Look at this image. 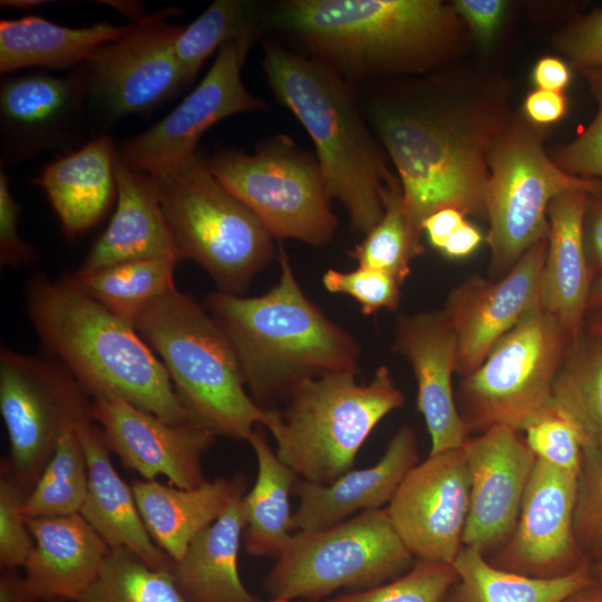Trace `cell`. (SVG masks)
Instances as JSON below:
<instances>
[{
    "instance_id": "1",
    "label": "cell",
    "mask_w": 602,
    "mask_h": 602,
    "mask_svg": "<svg viewBox=\"0 0 602 602\" xmlns=\"http://www.w3.org/2000/svg\"><path fill=\"white\" fill-rule=\"evenodd\" d=\"M280 276L258 297L208 293L206 308L229 338L252 399L264 409L285 401L302 381L359 370L360 346L299 284L279 241Z\"/></svg>"
},
{
    "instance_id": "2",
    "label": "cell",
    "mask_w": 602,
    "mask_h": 602,
    "mask_svg": "<svg viewBox=\"0 0 602 602\" xmlns=\"http://www.w3.org/2000/svg\"><path fill=\"white\" fill-rule=\"evenodd\" d=\"M368 123L390 158L412 226L443 208L486 217L488 152L505 126L428 96L369 98Z\"/></svg>"
},
{
    "instance_id": "3",
    "label": "cell",
    "mask_w": 602,
    "mask_h": 602,
    "mask_svg": "<svg viewBox=\"0 0 602 602\" xmlns=\"http://www.w3.org/2000/svg\"><path fill=\"white\" fill-rule=\"evenodd\" d=\"M262 67L275 98L311 137L330 198L347 210L352 231L367 234L399 181L371 132L355 85L272 39L263 45Z\"/></svg>"
},
{
    "instance_id": "4",
    "label": "cell",
    "mask_w": 602,
    "mask_h": 602,
    "mask_svg": "<svg viewBox=\"0 0 602 602\" xmlns=\"http://www.w3.org/2000/svg\"><path fill=\"white\" fill-rule=\"evenodd\" d=\"M454 12L437 0H285L268 6L266 29L356 85L435 61Z\"/></svg>"
},
{
    "instance_id": "5",
    "label": "cell",
    "mask_w": 602,
    "mask_h": 602,
    "mask_svg": "<svg viewBox=\"0 0 602 602\" xmlns=\"http://www.w3.org/2000/svg\"><path fill=\"white\" fill-rule=\"evenodd\" d=\"M26 305L43 347L93 399L117 397L168 423L190 420L164 366L133 324L66 278L31 280Z\"/></svg>"
},
{
    "instance_id": "6",
    "label": "cell",
    "mask_w": 602,
    "mask_h": 602,
    "mask_svg": "<svg viewBox=\"0 0 602 602\" xmlns=\"http://www.w3.org/2000/svg\"><path fill=\"white\" fill-rule=\"evenodd\" d=\"M134 328L161 360L190 420L215 437L247 441L256 425L272 427L276 409L252 399L229 338L192 297L173 290L152 302Z\"/></svg>"
},
{
    "instance_id": "7",
    "label": "cell",
    "mask_w": 602,
    "mask_h": 602,
    "mask_svg": "<svg viewBox=\"0 0 602 602\" xmlns=\"http://www.w3.org/2000/svg\"><path fill=\"white\" fill-rule=\"evenodd\" d=\"M356 371L321 375L300 382L278 410L269 430L278 457L302 480L328 485L353 468L375 427L401 408L405 396L387 366L367 383Z\"/></svg>"
},
{
    "instance_id": "8",
    "label": "cell",
    "mask_w": 602,
    "mask_h": 602,
    "mask_svg": "<svg viewBox=\"0 0 602 602\" xmlns=\"http://www.w3.org/2000/svg\"><path fill=\"white\" fill-rule=\"evenodd\" d=\"M152 176L183 260L198 263L220 291L241 295L278 259L276 240L196 154Z\"/></svg>"
},
{
    "instance_id": "9",
    "label": "cell",
    "mask_w": 602,
    "mask_h": 602,
    "mask_svg": "<svg viewBox=\"0 0 602 602\" xmlns=\"http://www.w3.org/2000/svg\"><path fill=\"white\" fill-rule=\"evenodd\" d=\"M416 559L385 508L330 527L293 533L264 579L272 599L317 602L339 589H370L395 580Z\"/></svg>"
},
{
    "instance_id": "10",
    "label": "cell",
    "mask_w": 602,
    "mask_h": 602,
    "mask_svg": "<svg viewBox=\"0 0 602 602\" xmlns=\"http://www.w3.org/2000/svg\"><path fill=\"white\" fill-rule=\"evenodd\" d=\"M203 161L278 242L320 246L334 236L338 220L320 165L291 137L269 138L253 154L222 152Z\"/></svg>"
},
{
    "instance_id": "11",
    "label": "cell",
    "mask_w": 602,
    "mask_h": 602,
    "mask_svg": "<svg viewBox=\"0 0 602 602\" xmlns=\"http://www.w3.org/2000/svg\"><path fill=\"white\" fill-rule=\"evenodd\" d=\"M572 338L540 303L534 305L455 391L470 435L497 426L522 431L550 404L554 377Z\"/></svg>"
},
{
    "instance_id": "12",
    "label": "cell",
    "mask_w": 602,
    "mask_h": 602,
    "mask_svg": "<svg viewBox=\"0 0 602 602\" xmlns=\"http://www.w3.org/2000/svg\"><path fill=\"white\" fill-rule=\"evenodd\" d=\"M541 136L523 123L506 125L488 156L485 188L493 275H504L534 244L547 237V210L569 190L593 191L600 179L562 171L545 154Z\"/></svg>"
},
{
    "instance_id": "13",
    "label": "cell",
    "mask_w": 602,
    "mask_h": 602,
    "mask_svg": "<svg viewBox=\"0 0 602 602\" xmlns=\"http://www.w3.org/2000/svg\"><path fill=\"white\" fill-rule=\"evenodd\" d=\"M89 395L58 360L2 348L0 411L10 456L2 472L31 491L61 433L93 420Z\"/></svg>"
},
{
    "instance_id": "14",
    "label": "cell",
    "mask_w": 602,
    "mask_h": 602,
    "mask_svg": "<svg viewBox=\"0 0 602 602\" xmlns=\"http://www.w3.org/2000/svg\"><path fill=\"white\" fill-rule=\"evenodd\" d=\"M166 8L101 45L81 66L89 107L106 123L152 111L187 87L175 52L183 27Z\"/></svg>"
},
{
    "instance_id": "15",
    "label": "cell",
    "mask_w": 602,
    "mask_h": 602,
    "mask_svg": "<svg viewBox=\"0 0 602 602\" xmlns=\"http://www.w3.org/2000/svg\"><path fill=\"white\" fill-rule=\"evenodd\" d=\"M253 43L235 40L221 47L194 90L162 120L125 140L117 148L118 158L137 171L156 175L196 154L198 139L214 124L232 115L264 109L265 104L245 88L241 77Z\"/></svg>"
},
{
    "instance_id": "16",
    "label": "cell",
    "mask_w": 602,
    "mask_h": 602,
    "mask_svg": "<svg viewBox=\"0 0 602 602\" xmlns=\"http://www.w3.org/2000/svg\"><path fill=\"white\" fill-rule=\"evenodd\" d=\"M468 507L469 473L458 448L411 468L386 509L416 560L453 564L464 547Z\"/></svg>"
},
{
    "instance_id": "17",
    "label": "cell",
    "mask_w": 602,
    "mask_h": 602,
    "mask_svg": "<svg viewBox=\"0 0 602 602\" xmlns=\"http://www.w3.org/2000/svg\"><path fill=\"white\" fill-rule=\"evenodd\" d=\"M577 474L536 459L515 530L488 562L536 579H557L592 565L577 544Z\"/></svg>"
},
{
    "instance_id": "18",
    "label": "cell",
    "mask_w": 602,
    "mask_h": 602,
    "mask_svg": "<svg viewBox=\"0 0 602 602\" xmlns=\"http://www.w3.org/2000/svg\"><path fill=\"white\" fill-rule=\"evenodd\" d=\"M88 107L81 66L65 76L46 71L3 75L1 167L72 145L85 127Z\"/></svg>"
},
{
    "instance_id": "19",
    "label": "cell",
    "mask_w": 602,
    "mask_h": 602,
    "mask_svg": "<svg viewBox=\"0 0 602 602\" xmlns=\"http://www.w3.org/2000/svg\"><path fill=\"white\" fill-rule=\"evenodd\" d=\"M469 473L464 546L486 559L511 538L536 457L523 433L508 426L470 436L462 447Z\"/></svg>"
},
{
    "instance_id": "20",
    "label": "cell",
    "mask_w": 602,
    "mask_h": 602,
    "mask_svg": "<svg viewBox=\"0 0 602 602\" xmlns=\"http://www.w3.org/2000/svg\"><path fill=\"white\" fill-rule=\"evenodd\" d=\"M547 237L496 280L474 274L447 295L441 309L457 337L455 373L475 371L496 342L540 303Z\"/></svg>"
},
{
    "instance_id": "21",
    "label": "cell",
    "mask_w": 602,
    "mask_h": 602,
    "mask_svg": "<svg viewBox=\"0 0 602 602\" xmlns=\"http://www.w3.org/2000/svg\"><path fill=\"white\" fill-rule=\"evenodd\" d=\"M91 419L109 450L145 480L165 476L179 488L206 480L202 457L215 436L194 421L168 423L117 397L94 399Z\"/></svg>"
},
{
    "instance_id": "22",
    "label": "cell",
    "mask_w": 602,
    "mask_h": 602,
    "mask_svg": "<svg viewBox=\"0 0 602 602\" xmlns=\"http://www.w3.org/2000/svg\"><path fill=\"white\" fill-rule=\"evenodd\" d=\"M457 337L443 310L400 314L394 350L411 366L417 382V410L430 436L429 454L458 449L470 437L453 389Z\"/></svg>"
},
{
    "instance_id": "23",
    "label": "cell",
    "mask_w": 602,
    "mask_h": 602,
    "mask_svg": "<svg viewBox=\"0 0 602 602\" xmlns=\"http://www.w3.org/2000/svg\"><path fill=\"white\" fill-rule=\"evenodd\" d=\"M418 460L416 433L410 426H402L375 465L352 468L328 485L298 480L293 491L299 505L292 513L291 531L321 530L357 512L382 508Z\"/></svg>"
},
{
    "instance_id": "24",
    "label": "cell",
    "mask_w": 602,
    "mask_h": 602,
    "mask_svg": "<svg viewBox=\"0 0 602 602\" xmlns=\"http://www.w3.org/2000/svg\"><path fill=\"white\" fill-rule=\"evenodd\" d=\"M589 192L583 188L565 191L552 200L547 210V249L540 304L573 338L584 330L593 282L583 233Z\"/></svg>"
},
{
    "instance_id": "25",
    "label": "cell",
    "mask_w": 602,
    "mask_h": 602,
    "mask_svg": "<svg viewBox=\"0 0 602 602\" xmlns=\"http://www.w3.org/2000/svg\"><path fill=\"white\" fill-rule=\"evenodd\" d=\"M33 546L23 567L41 601L75 602L99 573L110 547L79 514L27 518Z\"/></svg>"
},
{
    "instance_id": "26",
    "label": "cell",
    "mask_w": 602,
    "mask_h": 602,
    "mask_svg": "<svg viewBox=\"0 0 602 602\" xmlns=\"http://www.w3.org/2000/svg\"><path fill=\"white\" fill-rule=\"evenodd\" d=\"M115 212L81 268L96 270L146 259L182 261V254L162 211L154 177L128 166L118 156L115 162Z\"/></svg>"
},
{
    "instance_id": "27",
    "label": "cell",
    "mask_w": 602,
    "mask_h": 602,
    "mask_svg": "<svg viewBox=\"0 0 602 602\" xmlns=\"http://www.w3.org/2000/svg\"><path fill=\"white\" fill-rule=\"evenodd\" d=\"M76 428L88 473L87 494L79 514L110 548H127L155 569L172 570L173 561L146 530L133 488L111 464L100 429L93 420Z\"/></svg>"
},
{
    "instance_id": "28",
    "label": "cell",
    "mask_w": 602,
    "mask_h": 602,
    "mask_svg": "<svg viewBox=\"0 0 602 602\" xmlns=\"http://www.w3.org/2000/svg\"><path fill=\"white\" fill-rule=\"evenodd\" d=\"M117 148L100 135L47 164L36 179L68 239L98 224L117 197Z\"/></svg>"
},
{
    "instance_id": "29",
    "label": "cell",
    "mask_w": 602,
    "mask_h": 602,
    "mask_svg": "<svg viewBox=\"0 0 602 602\" xmlns=\"http://www.w3.org/2000/svg\"><path fill=\"white\" fill-rule=\"evenodd\" d=\"M132 488L148 534L173 562H177L194 537L236 497L244 495L246 479L240 474L217 477L194 488L136 480Z\"/></svg>"
},
{
    "instance_id": "30",
    "label": "cell",
    "mask_w": 602,
    "mask_h": 602,
    "mask_svg": "<svg viewBox=\"0 0 602 602\" xmlns=\"http://www.w3.org/2000/svg\"><path fill=\"white\" fill-rule=\"evenodd\" d=\"M242 497H236L173 562V577L188 602H260L243 584L239 550L245 520Z\"/></svg>"
},
{
    "instance_id": "31",
    "label": "cell",
    "mask_w": 602,
    "mask_h": 602,
    "mask_svg": "<svg viewBox=\"0 0 602 602\" xmlns=\"http://www.w3.org/2000/svg\"><path fill=\"white\" fill-rule=\"evenodd\" d=\"M130 26L101 21L81 28L65 27L42 17L26 16L0 21V71L2 75L41 67L75 69L101 45L123 35Z\"/></svg>"
},
{
    "instance_id": "32",
    "label": "cell",
    "mask_w": 602,
    "mask_h": 602,
    "mask_svg": "<svg viewBox=\"0 0 602 602\" xmlns=\"http://www.w3.org/2000/svg\"><path fill=\"white\" fill-rule=\"evenodd\" d=\"M258 462L253 487L243 495L244 547L253 556L276 560L291 535L290 494L298 475L273 452L261 429L249 439Z\"/></svg>"
},
{
    "instance_id": "33",
    "label": "cell",
    "mask_w": 602,
    "mask_h": 602,
    "mask_svg": "<svg viewBox=\"0 0 602 602\" xmlns=\"http://www.w3.org/2000/svg\"><path fill=\"white\" fill-rule=\"evenodd\" d=\"M453 565L457 580L443 602H561L595 581L592 565L557 579H536L497 569L467 546Z\"/></svg>"
},
{
    "instance_id": "34",
    "label": "cell",
    "mask_w": 602,
    "mask_h": 602,
    "mask_svg": "<svg viewBox=\"0 0 602 602\" xmlns=\"http://www.w3.org/2000/svg\"><path fill=\"white\" fill-rule=\"evenodd\" d=\"M550 402L575 427L583 449L602 446V337L584 329L572 338Z\"/></svg>"
},
{
    "instance_id": "35",
    "label": "cell",
    "mask_w": 602,
    "mask_h": 602,
    "mask_svg": "<svg viewBox=\"0 0 602 602\" xmlns=\"http://www.w3.org/2000/svg\"><path fill=\"white\" fill-rule=\"evenodd\" d=\"M178 261L146 259L120 262L96 270L80 268L66 276L76 289L109 312L134 326L155 300L176 289Z\"/></svg>"
},
{
    "instance_id": "36",
    "label": "cell",
    "mask_w": 602,
    "mask_h": 602,
    "mask_svg": "<svg viewBox=\"0 0 602 602\" xmlns=\"http://www.w3.org/2000/svg\"><path fill=\"white\" fill-rule=\"evenodd\" d=\"M268 4L251 0H216L188 26L175 42V52L187 86L216 49L235 40L256 41L266 29Z\"/></svg>"
},
{
    "instance_id": "37",
    "label": "cell",
    "mask_w": 602,
    "mask_h": 602,
    "mask_svg": "<svg viewBox=\"0 0 602 602\" xmlns=\"http://www.w3.org/2000/svg\"><path fill=\"white\" fill-rule=\"evenodd\" d=\"M77 427V426H76ZM76 427L65 429L22 505L26 518L77 514L88 485L86 457Z\"/></svg>"
},
{
    "instance_id": "38",
    "label": "cell",
    "mask_w": 602,
    "mask_h": 602,
    "mask_svg": "<svg viewBox=\"0 0 602 602\" xmlns=\"http://www.w3.org/2000/svg\"><path fill=\"white\" fill-rule=\"evenodd\" d=\"M75 602H188L171 570L155 569L134 552L110 548L99 573Z\"/></svg>"
},
{
    "instance_id": "39",
    "label": "cell",
    "mask_w": 602,
    "mask_h": 602,
    "mask_svg": "<svg viewBox=\"0 0 602 602\" xmlns=\"http://www.w3.org/2000/svg\"><path fill=\"white\" fill-rule=\"evenodd\" d=\"M423 252L421 233L410 222L399 184L388 192L381 219L349 255L358 266L387 272L402 284Z\"/></svg>"
},
{
    "instance_id": "40",
    "label": "cell",
    "mask_w": 602,
    "mask_h": 602,
    "mask_svg": "<svg viewBox=\"0 0 602 602\" xmlns=\"http://www.w3.org/2000/svg\"><path fill=\"white\" fill-rule=\"evenodd\" d=\"M457 580L453 564L416 560L401 576L328 602H443Z\"/></svg>"
},
{
    "instance_id": "41",
    "label": "cell",
    "mask_w": 602,
    "mask_h": 602,
    "mask_svg": "<svg viewBox=\"0 0 602 602\" xmlns=\"http://www.w3.org/2000/svg\"><path fill=\"white\" fill-rule=\"evenodd\" d=\"M522 433L537 459L579 475L583 460L580 435L551 402L524 425Z\"/></svg>"
},
{
    "instance_id": "42",
    "label": "cell",
    "mask_w": 602,
    "mask_h": 602,
    "mask_svg": "<svg viewBox=\"0 0 602 602\" xmlns=\"http://www.w3.org/2000/svg\"><path fill=\"white\" fill-rule=\"evenodd\" d=\"M574 532L588 560L602 564V446L583 449L577 475Z\"/></svg>"
},
{
    "instance_id": "43",
    "label": "cell",
    "mask_w": 602,
    "mask_h": 602,
    "mask_svg": "<svg viewBox=\"0 0 602 602\" xmlns=\"http://www.w3.org/2000/svg\"><path fill=\"white\" fill-rule=\"evenodd\" d=\"M322 284L330 293L346 294L360 305L365 315L396 310L400 303L401 283L391 274L366 266L351 271L327 270Z\"/></svg>"
},
{
    "instance_id": "44",
    "label": "cell",
    "mask_w": 602,
    "mask_h": 602,
    "mask_svg": "<svg viewBox=\"0 0 602 602\" xmlns=\"http://www.w3.org/2000/svg\"><path fill=\"white\" fill-rule=\"evenodd\" d=\"M580 70L596 100V114L591 124L561 149L554 162L570 175L602 179V67Z\"/></svg>"
},
{
    "instance_id": "45",
    "label": "cell",
    "mask_w": 602,
    "mask_h": 602,
    "mask_svg": "<svg viewBox=\"0 0 602 602\" xmlns=\"http://www.w3.org/2000/svg\"><path fill=\"white\" fill-rule=\"evenodd\" d=\"M28 492L8 474L0 482V563L2 569L23 566L33 546L22 505Z\"/></svg>"
},
{
    "instance_id": "46",
    "label": "cell",
    "mask_w": 602,
    "mask_h": 602,
    "mask_svg": "<svg viewBox=\"0 0 602 602\" xmlns=\"http://www.w3.org/2000/svg\"><path fill=\"white\" fill-rule=\"evenodd\" d=\"M20 206L14 200L7 174L0 171V262L2 266L21 268L37 256L35 249L18 233Z\"/></svg>"
},
{
    "instance_id": "47",
    "label": "cell",
    "mask_w": 602,
    "mask_h": 602,
    "mask_svg": "<svg viewBox=\"0 0 602 602\" xmlns=\"http://www.w3.org/2000/svg\"><path fill=\"white\" fill-rule=\"evenodd\" d=\"M557 45L579 68L602 67V9L572 23Z\"/></svg>"
},
{
    "instance_id": "48",
    "label": "cell",
    "mask_w": 602,
    "mask_h": 602,
    "mask_svg": "<svg viewBox=\"0 0 602 602\" xmlns=\"http://www.w3.org/2000/svg\"><path fill=\"white\" fill-rule=\"evenodd\" d=\"M507 3L503 0H457L453 8L468 23L482 46L494 40L505 16Z\"/></svg>"
},
{
    "instance_id": "49",
    "label": "cell",
    "mask_w": 602,
    "mask_h": 602,
    "mask_svg": "<svg viewBox=\"0 0 602 602\" xmlns=\"http://www.w3.org/2000/svg\"><path fill=\"white\" fill-rule=\"evenodd\" d=\"M583 233L588 265L594 280L602 273V179L588 193Z\"/></svg>"
},
{
    "instance_id": "50",
    "label": "cell",
    "mask_w": 602,
    "mask_h": 602,
    "mask_svg": "<svg viewBox=\"0 0 602 602\" xmlns=\"http://www.w3.org/2000/svg\"><path fill=\"white\" fill-rule=\"evenodd\" d=\"M567 101L562 91L535 89L524 101L526 117L534 124L546 125L560 120L566 113Z\"/></svg>"
},
{
    "instance_id": "51",
    "label": "cell",
    "mask_w": 602,
    "mask_h": 602,
    "mask_svg": "<svg viewBox=\"0 0 602 602\" xmlns=\"http://www.w3.org/2000/svg\"><path fill=\"white\" fill-rule=\"evenodd\" d=\"M465 215L455 208H443L430 214L421 223L430 245L439 251L449 236L465 222Z\"/></svg>"
},
{
    "instance_id": "52",
    "label": "cell",
    "mask_w": 602,
    "mask_h": 602,
    "mask_svg": "<svg viewBox=\"0 0 602 602\" xmlns=\"http://www.w3.org/2000/svg\"><path fill=\"white\" fill-rule=\"evenodd\" d=\"M532 78L537 89L562 91L571 80V70L556 57H543L535 64Z\"/></svg>"
},
{
    "instance_id": "53",
    "label": "cell",
    "mask_w": 602,
    "mask_h": 602,
    "mask_svg": "<svg viewBox=\"0 0 602 602\" xmlns=\"http://www.w3.org/2000/svg\"><path fill=\"white\" fill-rule=\"evenodd\" d=\"M485 237L479 230L465 221L446 241L441 253L450 259L465 258L472 254Z\"/></svg>"
},
{
    "instance_id": "54",
    "label": "cell",
    "mask_w": 602,
    "mask_h": 602,
    "mask_svg": "<svg viewBox=\"0 0 602 602\" xmlns=\"http://www.w3.org/2000/svg\"><path fill=\"white\" fill-rule=\"evenodd\" d=\"M0 602H42L28 588L25 577L3 569L0 576Z\"/></svg>"
},
{
    "instance_id": "55",
    "label": "cell",
    "mask_w": 602,
    "mask_h": 602,
    "mask_svg": "<svg viewBox=\"0 0 602 602\" xmlns=\"http://www.w3.org/2000/svg\"><path fill=\"white\" fill-rule=\"evenodd\" d=\"M101 4L109 6L119 11L127 18L132 19V22H137L146 18L149 13H145V4L139 1L132 0H109L98 1Z\"/></svg>"
},
{
    "instance_id": "56",
    "label": "cell",
    "mask_w": 602,
    "mask_h": 602,
    "mask_svg": "<svg viewBox=\"0 0 602 602\" xmlns=\"http://www.w3.org/2000/svg\"><path fill=\"white\" fill-rule=\"evenodd\" d=\"M561 602H602V585L594 581L569 594Z\"/></svg>"
},
{
    "instance_id": "57",
    "label": "cell",
    "mask_w": 602,
    "mask_h": 602,
    "mask_svg": "<svg viewBox=\"0 0 602 602\" xmlns=\"http://www.w3.org/2000/svg\"><path fill=\"white\" fill-rule=\"evenodd\" d=\"M599 310H602V273L593 280L588 300V313Z\"/></svg>"
},
{
    "instance_id": "58",
    "label": "cell",
    "mask_w": 602,
    "mask_h": 602,
    "mask_svg": "<svg viewBox=\"0 0 602 602\" xmlns=\"http://www.w3.org/2000/svg\"><path fill=\"white\" fill-rule=\"evenodd\" d=\"M1 8H10L18 10H30L48 3L42 0H2Z\"/></svg>"
},
{
    "instance_id": "59",
    "label": "cell",
    "mask_w": 602,
    "mask_h": 602,
    "mask_svg": "<svg viewBox=\"0 0 602 602\" xmlns=\"http://www.w3.org/2000/svg\"><path fill=\"white\" fill-rule=\"evenodd\" d=\"M584 329L602 337V310L588 313Z\"/></svg>"
},
{
    "instance_id": "60",
    "label": "cell",
    "mask_w": 602,
    "mask_h": 602,
    "mask_svg": "<svg viewBox=\"0 0 602 602\" xmlns=\"http://www.w3.org/2000/svg\"><path fill=\"white\" fill-rule=\"evenodd\" d=\"M591 570L595 581L602 585V564L594 563Z\"/></svg>"
},
{
    "instance_id": "61",
    "label": "cell",
    "mask_w": 602,
    "mask_h": 602,
    "mask_svg": "<svg viewBox=\"0 0 602 602\" xmlns=\"http://www.w3.org/2000/svg\"><path fill=\"white\" fill-rule=\"evenodd\" d=\"M269 602H312V601L287 600V599H271Z\"/></svg>"
},
{
    "instance_id": "62",
    "label": "cell",
    "mask_w": 602,
    "mask_h": 602,
    "mask_svg": "<svg viewBox=\"0 0 602 602\" xmlns=\"http://www.w3.org/2000/svg\"><path fill=\"white\" fill-rule=\"evenodd\" d=\"M43 602H69V601H66V600H59V599H52V600H46Z\"/></svg>"
}]
</instances>
